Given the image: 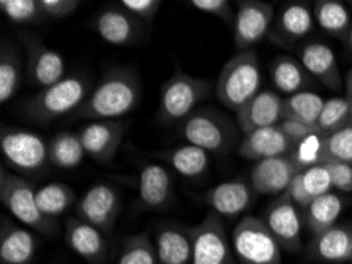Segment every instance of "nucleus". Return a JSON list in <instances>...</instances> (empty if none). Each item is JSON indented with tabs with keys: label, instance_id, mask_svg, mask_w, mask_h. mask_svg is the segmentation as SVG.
Listing matches in <instances>:
<instances>
[{
	"label": "nucleus",
	"instance_id": "nucleus-28",
	"mask_svg": "<svg viewBox=\"0 0 352 264\" xmlns=\"http://www.w3.org/2000/svg\"><path fill=\"white\" fill-rule=\"evenodd\" d=\"M270 79L276 90L286 97L305 92L313 84L311 74L307 72L302 62L287 54H280L272 61Z\"/></svg>",
	"mask_w": 352,
	"mask_h": 264
},
{
	"label": "nucleus",
	"instance_id": "nucleus-45",
	"mask_svg": "<svg viewBox=\"0 0 352 264\" xmlns=\"http://www.w3.org/2000/svg\"><path fill=\"white\" fill-rule=\"evenodd\" d=\"M280 127H281V130L286 133V136L289 138L294 144L300 143L302 139H305L307 136H310V134L319 132L318 127L305 125V123L294 122V121H283L280 123ZM319 133H321V132H319Z\"/></svg>",
	"mask_w": 352,
	"mask_h": 264
},
{
	"label": "nucleus",
	"instance_id": "nucleus-32",
	"mask_svg": "<svg viewBox=\"0 0 352 264\" xmlns=\"http://www.w3.org/2000/svg\"><path fill=\"white\" fill-rule=\"evenodd\" d=\"M325 100L321 95L305 90V92L283 99V121H294L305 125L316 127Z\"/></svg>",
	"mask_w": 352,
	"mask_h": 264
},
{
	"label": "nucleus",
	"instance_id": "nucleus-20",
	"mask_svg": "<svg viewBox=\"0 0 352 264\" xmlns=\"http://www.w3.org/2000/svg\"><path fill=\"white\" fill-rule=\"evenodd\" d=\"M298 168L291 155L258 161L250 172V184L256 195H281L287 190Z\"/></svg>",
	"mask_w": 352,
	"mask_h": 264
},
{
	"label": "nucleus",
	"instance_id": "nucleus-11",
	"mask_svg": "<svg viewBox=\"0 0 352 264\" xmlns=\"http://www.w3.org/2000/svg\"><path fill=\"white\" fill-rule=\"evenodd\" d=\"M19 40L28 56L25 73L30 85L41 90L65 78V61L60 52L51 50L30 32H19Z\"/></svg>",
	"mask_w": 352,
	"mask_h": 264
},
{
	"label": "nucleus",
	"instance_id": "nucleus-21",
	"mask_svg": "<svg viewBox=\"0 0 352 264\" xmlns=\"http://www.w3.org/2000/svg\"><path fill=\"white\" fill-rule=\"evenodd\" d=\"M256 193L250 182L243 179H232L207 190L202 201L220 217H237L252 206Z\"/></svg>",
	"mask_w": 352,
	"mask_h": 264
},
{
	"label": "nucleus",
	"instance_id": "nucleus-35",
	"mask_svg": "<svg viewBox=\"0 0 352 264\" xmlns=\"http://www.w3.org/2000/svg\"><path fill=\"white\" fill-rule=\"evenodd\" d=\"M349 125H352V100L348 97H335V99L325 100L316 123L321 134L329 136Z\"/></svg>",
	"mask_w": 352,
	"mask_h": 264
},
{
	"label": "nucleus",
	"instance_id": "nucleus-18",
	"mask_svg": "<svg viewBox=\"0 0 352 264\" xmlns=\"http://www.w3.org/2000/svg\"><path fill=\"white\" fill-rule=\"evenodd\" d=\"M173 172L160 163H147L140 174V203L146 211H164L174 201Z\"/></svg>",
	"mask_w": 352,
	"mask_h": 264
},
{
	"label": "nucleus",
	"instance_id": "nucleus-22",
	"mask_svg": "<svg viewBox=\"0 0 352 264\" xmlns=\"http://www.w3.org/2000/svg\"><path fill=\"white\" fill-rule=\"evenodd\" d=\"M296 144L286 136L280 125L261 128V130L245 134L237 145V154L245 160L263 161L267 159L289 155Z\"/></svg>",
	"mask_w": 352,
	"mask_h": 264
},
{
	"label": "nucleus",
	"instance_id": "nucleus-41",
	"mask_svg": "<svg viewBox=\"0 0 352 264\" xmlns=\"http://www.w3.org/2000/svg\"><path fill=\"white\" fill-rule=\"evenodd\" d=\"M188 5L206 14L217 16L226 26H234L236 14L232 12L231 2L228 0H190Z\"/></svg>",
	"mask_w": 352,
	"mask_h": 264
},
{
	"label": "nucleus",
	"instance_id": "nucleus-23",
	"mask_svg": "<svg viewBox=\"0 0 352 264\" xmlns=\"http://www.w3.org/2000/svg\"><path fill=\"white\" fill-rule=\"evenodd\" d=\"M298 61L325 88L340 92L343 88V79L333 51L322 41H307L298 48Z\"/></svg>",
	"mask_w": 352,
	"mask_h": 264
},
{
	"label": "nucleus",
	"instance_id": "nucleus-8",
	"mask_svg": "<svg viewBox=\"0 0 352 264\" xmlns=\"http://www.w3.org/2000/svg\"><path fill=\"white\" fill-rule=\"evenodd\" d=\"M234 255L242 264H283L281 247L263 219L247 215L232 231Z\"/></svg>",
	"mask_w": 352,
	"mask_h": 264
},
{
	"label": "nucleus",
	"instance_id": "nucleus-5",
	"mask_svg": "<svg viewBox=\"0 0 352 264\" xmlns=\"http://www.w3.org/2000/svg\"><path fill=\"white\" fill-rule=\"evenodd\" d=\"M0 199L8 212L25 228L43 236H54L57 233V220L46 217L36 203L35 185L25 177L8 171L5 166L0 170Z\"/></svg>",
	"mask_w": 352,
	"mask_h": 264
},
{
	"label": "nucleus",
	"instance_id": "nucleus-3",
	"mask_svg": "<svg viewBox=\"0 0 352 264\" xmlns=\"http://www.w3.org/2000/svg\"><path fill=\"white\" fill-rule=\"evenodd\" d=\"M177 134L209 155H228L237 148L240 128L218 108L202 106L179 123Z\"/></svg>",
	"mask_w": 352,
	"mask_h": 264
},
{
	"label": "nucleus",
	"instance_id": "nucleus-14",
	"mask_svg": "<svg viewBox=\"0 0 352 264\" xmlns=\"http://www.w3.org/2000/svg\"><path fill=\"white\" fill-rule=\"evenodd\" d=\"M264 222L278 241L281 250L298 253L302 250V219L292 199L281 193L269 204Z\"/></svg>",
	"mask_w": 352,
	"mask_h": 264
},
{
	"label": "nucleus",
	"instance_id": "nucleus-9",
	"mask_svg": "<svg viewBox=\"0 0 352 264\" xmlns=\"http://www.w3.org/2000/svg\"><path fill=\"white\" fill-rule=\"evenodd\" d=\"M190 233L193 244L191 264H236L232 244L220 215L209 212L199 225L190 228Z\"/></svg>",
	"mask_w": 352,
	"mask_h": 264
},
{
	"label": "nucleus",
	"instance_id": "nucleus-29",
	"mask_svg": "<svg viewBox=\"0 0 352 264\" xmlns=\"http://www.w3.org/2000/svg\"><path fill=\"white\" fill-rule=\"evenodd\" d=\"M344 203L338 193L330 192L314 199L305 209V225L313 236H318L338 225V219L343 212Z\"/></svg>",
	"mask_w": 352,
	"mask_h": 264
},
{
	"label": "nucleus",
	"instance_id": "nucleus-27",
	"mask_svg": "<svg viewBox=\"0 0 352 264\" xmlns=\"http://www.w3.org/2000/svg\"><path fill=\"white\" fill-rule=\"evenodd\" d=\"M153 157L162 160L169 168H173L177 174L185 179H202L209 171L210 159L206 150H202L196 145L184 144L179 148H170L162 152L152 154Z\"/></svg>",
	"mask_w": 352,
	"mask_h": 264
},
{
	"label": "nucleus",
	"instance_id": "nucleus-25",
	"mask_svg": "<svg viewBox=\"0 0 352 264\" xmlns=\"http://www.w3.org/2000/svg\"><path fill=\"white\" fill-rule=\"evenodd\" d=\"M38 249V242L29 228L2 217L0 222V263L30 264Z\"/></svg>",
	"mask_w": 352,
	"mask_h": 264
},
{
	"label": "nucleus",
	"instance_id": "nucleus-19",
	"mask_svg": "<svg viewBox=\"0 0 352 264\" xmlns=\"http://www.w3.org/2000/svg\"><path fill=\"white\" fill-rule=\"evenodd\" d=\"M240 132L248 134L283 122V99L274 90H261L236 112Z\"/></svg>",
	"mask_w": 352,
	"mask_h": 264
},
{
	"label": "nucleus",
	"instance_id": "nucleus-17",
	"mask_svg": "<svg viewBox=\"0 0 352 264\" xmlns=\"http://www.w3.org/2000/svg\"><path fill=\"white\" fill-rule=\"evenodd\" d=\"M65 241L70 250L87 264H104L108 258L106 234L79 217H68L65 222Z\"/></svg>",
	"mask_w": 352,
	"mask_h": 264
},
{
	"label": "nucleus",
	"instance_id": "nucleus-46",
	"mask_svg": "<svg viewBox=\"0 0 352 264\" xmlns=\"http://www.w3.org/2000/svg\"><path fill=\"white\" fill-rule=\"evenodd\" d=\"M344 89H346V97L349 100H352V68L346 74V81H344Z\"/></svg>",
	"mask_w": 352,
	"mask_h": 264
},
{
	"label": "nucleus",
	"instance_id": "nucleus-1",
	"mask_svg": "<svg viewBox=\"0 0 352 264\" xmlns=\"http://www.w3.org/2000/svg\"><path fill=\"white\" fill-rule=\"evenodd\" d=\"M141 97L142 84L138 70L128 65L109 68L73 117L89 122L122 121L136 110Z\"/></svg>",
	"mask_w": 352,
	"mask_h": 264
},
{
	"label": "nucleus",
	"instance_id": "nucleus-4",
	"mask_svg": "<svg viewBox=\"0 0 352 264\" xmlns=\"http://www.w3.org/2000/svg\"><path fill=\"white\" fill-rule=\"evenodd\" d=\"M263 73L256 51L237 52L223 65L217 79L215 94L220 103L237 112L261 92Z\"/></svg>",
	"mask_w": 352,
	"mask_h": 264
},
{
	"label": "nucleus",
	"instance_id": "nucleus-7",
	"mask_svg": "<svg viewBox=\"0 0 352 264\" xmlns=\"http://www.w3.org/2000/svg\"><path fill=\"white\" fill-rule=\"evenodd\" d=\"M0 149L3 159L18 174L29 177L45 176L51 168L50 143L40 134L2 123L0 130Z\"/></svg>",
	"mask_w": 352,
	"mask_h": 264
},
{
	"label": "nucleus",
	"instance_id": "nucleus-24",
	"mask_svg": "<svg viewBox=\"0 0 352 264\" xmlns=\"http://www.w3.org/2000/svg\"><path fill=\"white\" fill-rule=\"evenodd\" d=\"M307 255L313 261L332 264L352 261V226L338 223L314 236L308 244Z\"/></svg>",
	"mask_w": 352,
	"mask_h": 264
},
{
	"label": "nucleus",
	"instance_id": "nucleus-42",
	"mask_svg": "<svg viewBox=\"0 0 352 264\" xmlns=\"http://www.w3.org/2000/svg\"><path fill=\"white\" fill-rule=\"evenodd\" d=\"M119 3L144 24H152L163 5L160 0H122Z\"/></svg>",
	"mask_w": 352,
	"mask_h": 264
},
{
	"label": "nucleus",
	"instance_id": "nucleus-38",
	"mask_svg": "<svg viewBox=\"0 0 352 264\" xmlns=\"http://www.w3.org/2000/svg\"><path fill=\"white\" fill-rule=\"evenodd\" d=\"M324 134L316 132L296 144L294 150L289 155L298 171H305L316 165H324Z\"/></svg>",
	"mask_w": 352,
	"mask_h": 264
},
{
	"label": "nucleus",
	"instance_id": "nucleus-36",
	"mask_svg": "<svg viewBox=\"0 0 352 264\" xmlns=\"http://www.w3.org/2000/svg\"><path fill=\"white\" fill-rule=\"evenodd\" d=\"M116 264H158L155 242L147 233L133 234L122 242Z\"/></svg>",
	"mask_w": 352,
	"mask_h": 264
},
{
	"label": "nucleus",
	"instance_id": "nucleus-33",
	"mask_svg": "<svg viewBox=\"0 0 352 264\" xmlns=\"http://www.w3.org/2000/svg\"><path fill=\"white\" fill-rule=\"evenodd\" d=\"M314 19L322 30L335 39L346 40L351 29V14L343 2L338 0H318L314 2Z\"/></svg>",
	"mask_w": 352,
	"mask_h": 264
},
{
	"label": "nucleus",
	"instance_id": "nucleus-40",
	"mask_svg": "<svg viewBox=\"0 0 352 264\" xmlns=\"http://www.w3.org/2000/svg\"><path fill=\"white\" fill-rule=\"evenodd\" d=\"M300 179L303 188H305L307 195L310 196L311 201L322 195H327L333 188L332 179H330V174L327 168H325V165H316L305 171H300Z\"/></svg>",
	"mask_w": 352,
	"mask_h": 264
},
{
	"label": "nucleus",
	"instance_id": "nucleus-34",
	"mask_svg": "<svg viewBox=\"0 0 352 264\" xmlns=\"http://www.w3.org/2000/svg\"><path fill=\"white\" fill-rule=\"evenodd\" d=\"M76 201V193L73 188L62 182H52L36 188V203L46 217L57 220L65 214Z\"/></svg>",
	"mask_w": 352,
	"mask_h": 264
},
{
	"label": "nucleus",
	"instance_id": "nucleus-31",
	"mask_svg": "<svg viewBox=\"0 0 352 264\" xmlns=\"http://www.w3.org/2000/svg\"><path fill=\"white\" fill-rule=\"evenodd\" d=\"M85 157L84 145L78 132L62 130L50 141L51 165L60 170H73L82 163Z\"/></svg>",
	"mask_w": 352,
	"mask_h": 264
},
{
	"label": "nucleus",
	"instance_id": "nucleus-16",
	"mask_svg": "<svg viewBox=\"0 0 352 264\" xmlns=\"http://www.w3.org/2000/svg\"><path fill=\"white\" fill-rule=\"evenodd\" d=\"M314 10L307 2H287L283 5L275 26L269 32L272 41L280 46H296L314 29Z\"/></svg>",
	"mask_w": 352,
	"mask_h": 264
},
{
	"label": "nucleus",
	"instance_id": "nucleus-39",
	"mask_svg": "<svg viewBox=\"0 0 352 264\" xmlns=\"http://www.w3.org/2000/svg\"><path fill=\"white\" fill-rule=\"evenodd\" d=\"M324 163L352 165V125L324 138Z\"/></svg>",
	"mask_w": 352,
	"mask_h": 264
},
{
	"label": "nucleus",
	"instance_id": "nucleus-6",
	"mask_svg": "<svg viewBox=\"0 0 352 264\" xmlns=\"http://www.w3.org/2000/svg\"><path fill=\"white\" fill-rule=\"evenodd\" d=\"M212 83L206 78H196L177 68L160 90L157 121L164 125H174L185 121L210 95Z\"/></svg>",
	"mask_w": 352,
	"mask_h": 264
},
{
	"label": "nucleus",
	"instance_id": "nucleus-47",
	"mask_svg": "<svg viewBox=\"0 0 352 264\" xmlns=\"http://www.w3.org/2000/svg\"><path fill=\"white\" fill-rule=\"evenodd\" d=\"M346 43H348V46L351 48V51H352V26H351V29L348 32V37H346Z\"/></svg>",
	"mask_w": 352,
	"mask_h": 264
},
{
	"label": "nucleus",
	"instance_id": "nucleus-12",
	"mask_svg": "<svg viewBox=\"0 0 352 264\" xmlns=\"http://www.w3.org/2000/svg\"><path fill=\"white\" fill-rule=\"evenodd\" d=\"M92 29L101 40L113 46L140 45L146 37V26L135 18L120 3L101 8L92 18Z\"/></svg>",
	"mask_w": 352,
	"mask_h": 264
},
{
	"label": "nucleus",
	"instance_id": "nucleus-30",
	"mask_svg": "<svg viewBox=\"0 0 352 264\" xmlns=\"http://www.w3.org/2000/svg\"><path fill=\"white\" fill-rule=\"evenodd\" d=\"M23 57L12 41L0 45V101L7 103L18 94L23 84Z\"/></svg>",
	"mask_w": 352,
	"mask_h": 264
},
{
	"label": "nucleus",
	"instance_id": "nucleus-13",
	"mask_svg": "<svg viewBox=\"0 0 352 264\" xmlns=\"http://www.w3.org/2000/svg\"><path fill=\"white\" fill-rule=\"evenodd\" d=\"M275 19V8L272 3L261 0H242L234 19V46L243 52L269 35Z\"/></svg>",
	"mask_w": 352,
	"mask_h": 264
},
{
	"label": "nucleus",
	"instance_id": "nucleus-37",
	"mask_svg": "<svg viewBox=\"0 0 352 264\" xmlns=\"http://www.w3.org/2000/svg\"><path fill=\"white\" fill-rule=\"evenodd\" d=\"M0 10L8 21L19 26H35L47 19L38 0H0Z\"/></svg>",
	"mask_w": 352,
	"mask_h": 264
},
{
	"label": "nucleus",
	"instance_id": "nucleus-15",
	"mask_svg": "<svg viewBox=\"0 0 352 264\" xmlns=\"http://www.w3.org/2000/svg\"><path fill=\"white\" fill-rule=\"evenodd\" d=\"M126 123L124 121L89 122L78 130L85 155L98 163L113 161L125 138Z\"/></svg>",
	"mask_w": 352,
	"mask_h": 264
},
{
	"label": "nucleus",
	"instance_id": "nucleus-2",
	"mask_svg": "<svg viewBox=\"0 0 352 264\" xmlns=\"http://www.w3.org/2000/svg\"><path fill=\"white\" fill-rule=\"evenodd\" d=\"M92 89V79L84 73H74L29 97L21 112L30 122L47 125L60 117L73 116L87 100Z\"/></svg>",
	"mask_w": 352,
	"mask_h": 264
},
{
	"label": "nucleus",
	"instance_id": "nucleus-44",
	"mask_svg": "<svg viewBox=\"0 0 352 264\" xmlns=\"http://www.w3.org/2000/svg\"><path fill=\"white\" fill-rule=\"evenodd\" d=\"M327 168L332 187L335 190L351 193L352 192V165L346 163H324Z\"/></svg>",
	"mask_w": 352,
	"mask_h": 264
},
{
	"label": "nucleus",
	"instance_id": "nucleus-26",
	"mask_svg": "<svg viewBox=\"0 0 352 264\" xmlns=\"http://www.w3.org/2000/svg\"><path fill=\"white\" fill-rule=\"evenodd\" d=\"M155 250L158 264H191L193 244L190 228L168 223L155 233Z\"/></svg>",
	"mask_w": 352,
	"mask_h": 264
},
{
	"label": "nucleus",
	"instance_id": "nucleus-43",
	"mask_svg": "<svg viewBox=\"0 0 352 264\" xmlns=\"http://www.w3.org/2000/svg\"><path fill=\"white\" fill-rule=\"evenodd\" d=\"M41 12L46 18L65 19L79 8V0H38Z\"/></svg>",
	"mask_w": 352,
	"mask_h": 264
},
{
	"label": "nucleus",
	"instance_id": "nucleus-10",
	"mask_svg": "<svg viewBox=\"0 0 352 264\" xmlns=\"http://www.w3.org/2000/svg\"><path fill=\"white\" fill-rule=\"evenodd\" d=\"M76 217L95 226L101 233H113L122 211V195L114 185L98 182L89 188L74 206Z\"/></svg>",
	"mask_w": 352,
	"mask_h": 264
}]
</instances>
